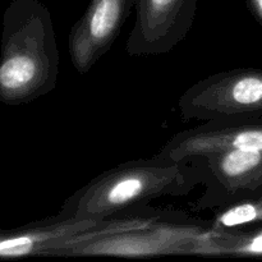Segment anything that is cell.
Segmentation results:
<instances>
[{
    "label": "cell",
    "mask_w": 262,
    "mask_h": 262,
    "mask_svg": "<svg viewBox=\"0 0 262 262\" xmlns=\"http://www.w3.org/2000/svg\"><path fill=\"white\" fill-rule=\"evenodd\" d=\"M229 150H262V118L206 120L176 133L156 155L173 161H192Z\"/></svg>",
    "instance_id": "7"
},
{
    "label": "cell",
    "mask_w": 262,
    "mask_h": 262,
    "mask_svg": "<svg viewBox=\"0 0 262 262\" xmlns=\"http://www.w3.org/2000/svg\"><path fill=\"white\" fill-rule=\"evenodd\" d=\"M211 223L189 219L179 214L140 229L119 232L56 251L53 256H113L155 257L168 255H200L202 242L209 237Z\"/></svg>",
    "instance_id": "3"
},
{
    "label": "cell",
    "mask_w": 262,
    "mask_h": 262,
    "mask_svg": "<svg viewBox=\"0 0 262 262\" xmlns=\"http://www.w3.org/2000/svg\"><path fill=\"white\" fill-rule=\"evenodd\" d=\"M137 0H91L68 36L76 71L86 74L113 48Z\"/></svg>",
    "instance_id": "8"
},
{
    "label": "cell",
    "mask_w": 262,
    "mask_h": 262,
    "mask_svg": "<svg viewBox=\"0 0 262 262\" xmlns=\"http://www.w3.org/2000/svg\"><path fill=\"white\" fill-rule=\"evenodd\" d=\"M102 219H77L55 216L28 223L23 227L2 230L0 257L3 260L48 256L72 238L87 232Z\"/></svg>",
    "instance_id": "9"
},
{
    "label": "cell",
    "mask_w": 262,
    "mask_h": 262,
    "mask_svg": "<svg viewBox=\"0 0 262 262\" xmlns=\"http://www.w3.org/2000/svg\"><path fill=\"white\" fill-rule=\"evenodd\" d=\"M199 256L260 257L262 256V224L222 233L212 232L210 228V234L202 242Z\"/></svg>",
    "instance_id": "10"
},
{
    "label": "cell",
    "mask_w": 262,
    "mask_h": 262,
    "mask_svg": "<svg viewBox=\"0 0 262 262\" xmlns=\"http://www.w3.org/2000/svg\"><path fill=\"white\" fill-rule=\"evenodd\" d=\"M196 160L205 178L193 211L217 210L262 194V150L222 151Z\"/></svg>",
    "instance_id": "5"
},
{
    "label": "cell",
    "mask_w": 262,
    "mask_h": 262,
    "mask_svg": "<svg viewBox=\"0 0 262 262\" xmlns=\"http://www.w3.org/2000/svg\"><path fill=\"white\" fill-rule=\"evenodd\" d=\"M197 0H137L125 50L130 56L170 53L193 27Z\"/></svg>",
    "instance_id": "6"
},
{
    "label": "cell",
    "mask_w": 262,
    "mask_h": 262,
    "mask_svg": "<svg viewBox=\"0 0 262 262\" xmlns=\"http://www.w3.org/2000/svg\"><path fill=\"white\" fill-rule=\"evenodd\" d=\"M205 178L197 160L173 161L155 155L119 164L95 177L66 200L58 215L105 219L150 209L161 197L187 196Z\"/></svg>",
    "instance_id": "1"
},
{
    "label": "cell",
    "mask_w": 262,
    "mask_h": 262,
    "mask_svg": "<svg viewBox=\"0 0 262 262\" xmlns=\"http://www.w3.org/2000/svg\"><path fill=\"white\" fill-rule=\"evenodd\" d=\"M210 223L211 230L216 233L262 224V194L215 210V216Z\"/></svg>",
    "instance_id": "11"
},
{
    "label": "cell",
    "mask_w": 262,
    "mask_h": 262,
    "mask_svg": "<svg viewBox=\"0 0 262 262\" xmlns=\"http://www.w3.org/2000/svg\"><path fill=\"white\" fill-rule=\"evenodd\" d=\"M182 120L262 118V69L234 68L207 76L178 100Z\"/></svg>",
    "instance_id": "4"
},
{
    "label": "cell",
    "mask_w": 262,
    "mask_h": 262,
    "mask_svg": "<svg viewBox=\"0 0 262 262\" xmlns=\"http://www.w3.org/2000/svg\"><path fill=\"white\" fill-rule=\"evenodd\" d=\"M59 71L50 10L40 0H12L3 17L0 101L18 106L50 94Z\"/></svg>",
    "instance_id": "2"
},
{
    "label": "cell",
    "mask_w": 262,
    "mask_h": 262,
    "mask_svg": "<svg viewBox=\"0 0 262 262\" xmlns=\"http://www.w3.org/2000/svg\"><path fill=\"white\" fill-rule=\"evenodd\" d=\"M246 3L252 17L257 20L262 28V0H246Z\"/></svg>",
    "instance_id": "12"
}]
</instances>
